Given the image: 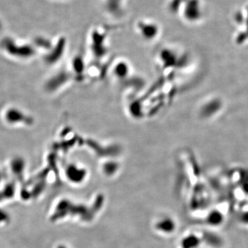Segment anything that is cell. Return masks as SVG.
<instances>
[{
    "instance_id": "6da1fadb",
    "label": "cell",
    "mask_w": 248,
    "mask_h": 248,
    "mask_svg": "<svg viewBox=\"0 0 248 248\" xmlns=\"http://www.w3.org/2000/svg\"><path fill=\"white\" fill-rule=\"evenodd\" d=\"M6 215H7L6 213L0 209V223H5L6 221V219H7Z\"/></svg>"
}]
</instances>
